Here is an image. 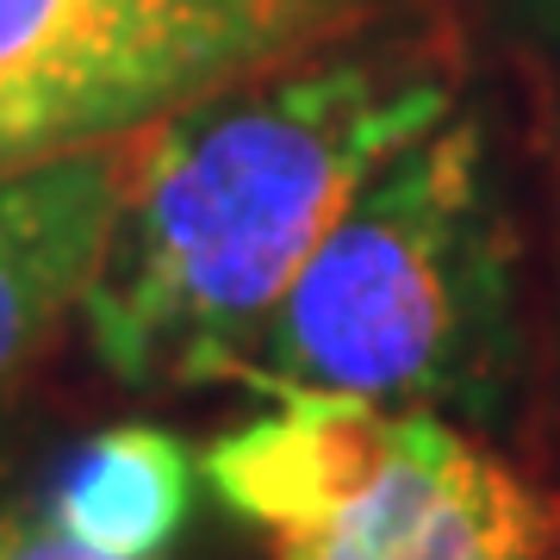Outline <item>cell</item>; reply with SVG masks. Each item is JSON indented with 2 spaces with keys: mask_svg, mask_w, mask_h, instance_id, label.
<instances>
[{
  "mask_svg": "<svg viewBox=\"0 0 560 560\" xmlns=\"http://www.w3.org/2000/svg\"><path fill=\"white\" fill-rule=\"evenodd\" d=\"M455 113V50L418 7L150 125L75 305L94 361L131 393L243 386L349 200Z\"/></svg>",
  "mask_w": 560,
  "mask_h": 560,
  "instance_id": "cell-1",
  "label": "cell"
},
{
  "mask_svg": "<svg viewBox=\"0 0 560 560\" xmlns=\"http://www.w3.org/2000/svg\"><path fill=\"white\" fill-rule=\"evenodd\" d=\"M511 374L517 305L492 143L455 113L349 200L275 305L243 386L486 418Z\"/></svg>",
  "mask_w": 560,
  "mask_h": 560,
  "instance_id": "cell-2",
  "label": "cell"
},
{
  "mask_svg": "<svg viewBox=\"0 0 560 560\" xmlns=\"http://www.w3.org/2000/svg\"><path fill=\"white\" fill-rule=\"evenodd\" d=\"M393 13L342 0H0V180L143 138Z\"/></svg>",
  "mask_w": 560,
  "mask_h": 560,
  "instance_id": "cell-3",
  "label": "cell"
},
{
  "mask_svg": "<svg viewBox=\"0 0 560 560\" xmlns=\"http://www.w3.org/2000/svg\"><path fill=\"white\" fill-rule=\"evenodd\" d=\"M560 492L436 411H393V455L337 517L280 536L268 560H555Z\"/></svg>",
  "mask_w": 560,
  "mask_h": 560,
  "instance_id": "cell-4",
  "label": "cell"
},
{
  "mask_svg": "<svg viewBox=\"0 0 560 560\" xmlns=\"http://www.w3.org/2000/svg\"><path fill=\"white\" fill-rule=\"evenodd\" d=\"M393 455V411L330 393H275L268 411L200 448V486L268 536H300L337 517Z\"/></svg>",
  "mask_w": 560,
  "mask_h": 560,
  "instance_id": "cell-5",
  "label": "cell"
},
{
  "mask_svg": "<svg viewBox=\"0 0 560 560\" xmlns=\"http://www.w3.org/2000/svg\"><path fill=\"white\" fill-rule=\"evenodd\" d=\"M131 143L0 180V393L75 318L125 187Z\"/></svg>",
  "mask_w": 560,
  "mask_h": 560,
  "instance_id": "cell-6",
  "label": "cell"
},
{
  "mask_svg": "<svg viewBox=\"0 0 560 560\" xmlns=\"http://www.w3.org/2000/svg\"><path fill=\"white\" fill-rule=\"evenodd\" d=\"M200 492V455L162 423H113L50 486V517L106 560H162Z\"/></svg>",
  "mask_w": 560,
  "mask_h": 560,
  "instance_id": "cell-7",
  "label": "cell"
},
{
  "mask_svg": "<svg viewBox=\"0 0 560 560\" xmlns=\"http://www.w3.org/2000/svg\"><path fill=\"white\" fill-rule=\"evenodd\" d=\"M0 560H106V555L81 548L50 517V499H32V504H0Z\"/></svg>",
  "mask_w": 560,
  "mask_h": 560,
  "instance_id": "cell-8",
  "label": "cell"
},
{
  "mask_svg": "<svg viewBox=\"0 0 560 560\" xmlns=\"http://www.w3.org/2000/svg\"><path fill=\"white\" fill-rule=\"evenodd\" d=\"M523 7V20L536 25L541 38H560V0H517Z\"/></svg>",
  "mask_w": 560,
  "mask_h": 560,
  "instance_id": "cell-9",
  "label": "cell"
},
{
  "mask_svg": "<svg viewBox=\"0 0 560 560\" xmlns=\"http://www.w3.org/2000/svg\"><path fill=\"white\" fill-rule=\"evenodd\" d=\"M342 7H361V13H418L423 0H342Z\"/></svg>",
  "mask_w": 560,
  "mask_h": 560,
  "instance_id": "cell-10",
  "label": "cell"
},
{
  "mask_svg": "<svg viewBox=\"0 0 560 560\" xmlns=\"http://www.w3.org/2000/svg\"><path fill=\"white\" fill-rule=\"evenodd\" d=\"M555 560H560V555H555Z\"/></svg>",
  "mask_w": 560,
  "mask_h": 560,
  "instance_id": "cell-11",
  "label": "cell"
}]
</instances>
